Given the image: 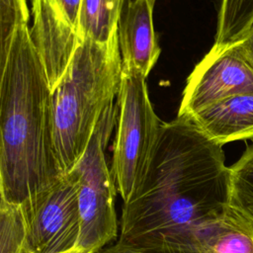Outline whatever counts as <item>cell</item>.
Masks as SVG:
<instances>
[{
	"label": "cell",
	"instance_id": "3",
	"mask_svg": "<svg viewBox=\"0 0 253 253\" xmlns=\"http://www.w3.org/2000/svg\"><path fill=\"white\" fill-rule=\"evenodd\" d=\"M121 80L118 33L108 42H80L51 91L53 141L63 175L82 157L104 111L118 96Z\"/></svg>",
	"mask_w": 253,
	"mask_h": 253
},
{
	"label": "cell",
	"instance_id": "11",
	"mask_svg": "<svg viewBox=\"0 0 253 253\" xmlns=\"http://www.w3.org/2000/svg\"><path fill=\"white\" fill-rule=\"evenodd\" d=\"M191 121L214 142L253 139V93L238 94L197 112Z\"/></svg>",
	"mask_w": 253,
	"mask_h": 253
},
{
	"label": "cell",
	"instance_id": "5",
	"mask_svg": "<svg viewBox=\"0 0 253 253\" xmlns=\"http://www.w3.org/2000/svg\"><path fill=\"white\" fill-rule=\"evenodd\" d=\"M116 104L111 171L117 191L126 202L146 170L162 123L150 103L145 78L138 73L122 71Z\"/></svg>",
	"mask_w": 253,
	"mask_h": 253
},
{
	"label": "cell",
	"instance_id": "20",
	"mask_svg": "<svg viewBox=\"0 0 253 253\" xmlns=\"http://www.w3.org/2000/svg\"><path fill=\"white\" fill-rule=\"evenodd\" d=\"M63 253H94V252L91 251V250H88V249L77 247V248H75L73 250H70V251H67V252H63Z\"/></svg>",
	"mask_w": 253,
	"mask_h": 253
},
{
	"label": "cell",
	"instance_id": "16",
	"mask_svg": "<svg viewBox=\"0 0 253 253\" xmlns=\"http://www.w3.org/2000/svg\"><path fill=\"white\" fill-rule=\"evenodd\" d=\"M29 20L27 0H0V68L5 64L15 34Z\"/></svg>",
	"mask_w": 253,
	"mask_h": 253
},
{
	"label": "cell",
	"instance_id": "17",
	"mask_svg": "<svg viewBox=\"0 0 253 253\" xmlns=\"http://www.w3.org/2000/svg\"><path fill=\"white\" fill-rule=\"evenodd\" d=\"M244 55L246 61L253 68V23L251 26L234 41Z\"/></svg>",
	"mask_w": 253,
	"mask_h": 253
},
{
	"label": "cell",
	"instance_id": "6",
	"mask_svg": "<svg viewBox=\"0 0 253 253\" xmlns=\"http://www.w3.org/2000/svg\"><path fill=\"white\" fill-rule=\"evenodd\" d=\"M247 93H253V68L237 43H213L187 78L177 118L188 120L213 103Z\"/></svg>",
	"mask_w": 253,
	"mask_h": 253
},
{
	"label": "cell",
	"instance_id": "1",
	"mask_svg": "<svg viewBox=\"0 0 253 253\" xmlns=\"http://www.w3.org/2000/svg\"><path fill=\"white\" fill-rule=\"evenodd\" d=\"M228 182L222 145L189 120L162 123L146 170L123 204L116 243L171 253L190 231L224 212Z\"/></svg>",
	"mask_w": 253,
	"mask_h": 253
},
{
	"label": "cell",
	"instance_id": "12",
	"mask_svg": "<svg viewBox=\"0 0 253 253\" xmlns=\"http://www.w3.org/2000/svg\"><path fill=\"white\" fill-rule=\"evenodd\" d=\"M128 0H83L79 21L82 41L108 42L118 33L122 11Z\"/></svg>",
	"mask_w": 253,
	"mask_h": 253
},
{
	"label": "cell",
	"instance_id": "13",
	"mask_svg": "<svg viewBox=\"0 0 253 253\" xmlns=\"http://www.w3.org/2000/svg\"><path fill=\"white\" fill-rule=\"evenodd\" d=\"M228 206L253 225V142L229 167Z\"/></svg>",
	"mask_w": 253,
	"mask_h": 253
},
{
	"label": "cell",
	"instance_id": "2",
	"mask_svg": "<svg viewBox=\"0 0 253 253\" xmlns=\"http://www.w3.org/2000/svg\"><path fill=\"white\" fill-rule=\"evenodd\" d=\"M0 199L30 211L62 178L53 141L52 94L28 25L0 68Z\"/></svg>",
	"mask_w": 253,
	"mask_h": 253
},
{
	"label": "cell",
	"instance_id": "8",
	"mask_svg": "<svg viewBox=\"0 0 253 253\" xmlns=\"http://www.w3.org/2000/svg\"><path fill=\"white\" fill-rule=\"evenodd\" d=\"M30 37L52 91L81 42L79 28L57 0H31Z\"/></svg>",
	"mask_w": 253,
	"mask_h": 253
},
{
	"label": "cell",
	"instance_id": "14",
	"mask_svg": "<svg viewBox=\"0 0 253 253\" xmlns=\"http://www.w3.org/2000/svg\"><path fill=\"white\" fill-rule=\"evenodd\" d=\"M253 23V0H220L214 44L236 41Z\"/></svg>",
	"mask_w": 253,
	"mask_h": 253
},
{
	"label": "cell",
	"instance_id": "15",
	"mask_svg": "<svg viewBox=\"0 0 253 253\" xmlns=\"http://www.w3.org/2000/svg\"><path fill=\"white\" fill-rule=\"evenodd\" d=\"M27 226L24 209L0 199V253H23Z\"/></svg>",
	"mask_w": 253,
	"mask_h": 253
},
{
	"label": "cell",
	"instance_id": "10",
	"mask_svg": "<svg viewBox=\"0 0 253 253\" xmlns=\"http://www.w3.org/2000/svg\"><path fill=\"white\" fill-rule=\"evenodd\" d=\"M171 253H253V225L228 206L190 231Z\"/></svg>",
	"mask_w": 253,
	"mask_h": 253
},
{
	"label": "cell",
	"instance_id": "19",
	"mask_svg": "<svg viewBox=\"0 0 253 253\" xmlns=\"http://www.w3.org/2000/svg\"><path fill=\"white\" fill-rule=\"evenodd\" d=\"M97 253H151V252H144V251L136 250V249H133V248H129V247H126V246H122V245H119V244L115 243L113 245L106 246V247L102 248Z\"/></svg>",
	"mask_w": 253,
	"mask_h": 253
},
{
	"label": "cell",
	"instance_id": "9",
	"mask_svg": "<svg viewBox=\"0 0 253 253\" xmlns=\"http://www.w3.org/2000/svg\"><path fill=\"white\" fill-rule=\"evenodd\" d=\"M155 2L128 0L122 11L118 25L122 71L146 78L159 58L161 49L153 27Z\"/></svg>",
	"mask_w": 253,
	"mask_h": 253
},
{
	"label": "cell",
	"instance_id": "4",
	"mask_svg": "<svg viewBox=\"0 0 253 253\" xmlns=\"http://www.w3.org/2000/svg\"><path fill=\"white\" fill-rule=\"evenodd\" d=\"M117 104L112 103L100 118L82 157L70 171L77 181L81 216L79 247L97 253L118 237L115 210L117 187L106 161L105 149L117 123Z\"/></svg>",
	"mask_w": 253,
	"mask_h": 253
},
{
	"label": "cell",
	"instance_id": "18",
	"mask_svg": "<svg viewBox=\"0 0 253 253\" xmlns=\"http://www.w3.org/2000/svg\"><path fill=\"white\" fill-rule=\"evenodd\" d=\"M57 2L65 10L67 15L71 19V21L79 28V21H80V14H81L83 0H57Z\"/></svg>",
	"mask_w": 253,
	"mask_h": 253
},
{
	"label": "cell",
	"instance_id": "7",
	"mask_svg": "<svg viewBox=\"0 0 253 253\" xmlns=\"http://www.w3.org/2000/svg\"><path fill=\"white\" fill-rule=\"evenodd\" d=\"M25 213L28 226L23 253H63L79 247L81 216L72 172Z\"/></svg>",
	"mask_w": 253,
	"mask_h": 253
}]
</instances>
